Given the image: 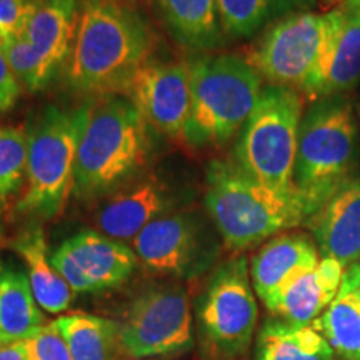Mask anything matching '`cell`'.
<instances>
[{"mask_svg": "<svg viewBox=\"0 0 360 360\" xmlns=\"http://www.w3.org/2000/svg\"><path fill=\"white\" fill-rule=\"evenodd\" d=\"M0 49H2L17 82L29 92H40L47 87V84L56 74L51 65L35 51L25 34L7 37L0 44Z\"/></svg>", "mask_w": 360, "mask_h": 360, "instance_id": "4316f807", "label": "cell"}, {"mask_svg": "<svg viewBox=\"0 0 360 360\" xmlns=\"http://www.w3.org/2000/svg\"><path fill=\"white\" fill-rule=\"evenodd\" d=\"M29 137L22 127L0 125V200L17 193L25 182Z\"/></svg>", "mask_w": 360, "mask_h": 360, "instance_id": "83f0119b", "label": "cell"}, {"mask_svg": "<svg viewBox=\"0 0 360 360\" xmlns=\"http://www.w3.org/2000/svg\"><path fill=\"white\" fill-rule=\"evenodd\" d=\"M259 305L249 260L233 255L214 270L197 305V323L204 345L222 360L249 352L257 334Z\"/></svg>", "mask_w": 360, "mask_h": 360, "instance_id": "ba28073f", "label": "cell"}, {"mask_svg": "<svg viewBox=\"0 0 360 360\" xmlns=\"http://www.w3.org/2000/svg\"><path fill=\"white\" fill-rule=\"evenodd\" d=\"M170 205L172 199L160 182L143 180L115 193L101 207L97 229L115 240H134L148 224L169 214Z\"/></svg>", "mask_w": 360, "mask_h": 360, "instance_id": "e0dca14e", "label": "cell"}, {"mask_svg": "<svg viewBox=\"0 0 360 360\" xmlns=\"http://www.w3.org/2000/svg\"><path fill=\"white\" fill-rule=\"evenodd\" d=\"M52 265L74 294L122 285L139 265L134 249L97 231H80L51 255Z\"/></svg>", "mask_w": 360, "mask_h": 360, "instance_id": "7c38bea8", "label": "cell"}, {"mask_svg": "<svg viewBox=\"0 0 360 360\" xmlns=\"http://www.w3.org/2000/svg\"><path fill=\"white\" fill-rule=\"evenodd\" d=\"M29 360H72L67 342L53 322H47L32 337L24 340Z\"/></svg>", "mask_w": 360, "mask_h": 360, "instance_id": "f1b7e54d", "label": "cell"}, {"mask_svg": "<svg viewBox=\"0 0 360 360\" xmlns=\"http://www.w3.org/2000/svg\"><path fill=\"white\" fill-rule=\"evenodd\" d=\"M175 37L192 47H212L220 39L217 0H159Z\"/></svg>", "mask_w": 360, "mask_h": 360, "instance_id": "cb8c5ba5", "label": "cell"}, {"mask_svg": "<svg viewBox=\"0 0 360 360\" xmlns=\"http://www.w3.org/2000/svg\"><path fill=\"white\" fill-rule=\"evenodd\" d=\"M146 159L147 124L132 101L109 96L87 105L72 193L79 199H94L114 191Z\"/></svg>", "mask_w": 360, "mask_h": 360, "instance_id": "277c9868", "label": "cell"}, {"mask_svg": "<svg viewBox=\"0 0 360 360\" xmlns=\"http://www.w3.org/2000/svg\"><path fill=\"white\" fill-rule=\"evenodd\" d=\"M4 242V227H2V222H0V244Z\"/></svg>", "mask_w": 360, "mask_h": 360, "instance_id": "74e56055", "label": "cell"}, {"mask_svg": "<svg viewBox=\"0 0 360 360\" xmlns=\"http://www.w3.org/2000/svg\"><path fill=\"white\" fill-rule=\"evenodd\" d=\"M319 260L321 252L310 233L287 231L269 238L249 264L255 295L269 302L292 278L317 267Z\"/></svg>", "mask_w": 360, "mask_h": 360, "instance_id": "2e32d148", "label": "cell"}, {"mask_svg": "<svg viewBox=\"0 0 360 360\" xmlns=\"http://www.w3.org/2000/svg\"><path fill=\"white\" fill-rule=\"evenodd\" d=\"M326 37V13H287L265 30L247 57L265 82L305 96Z\"/></svg>", "mask_w": 360, "mask_h": 360, "instance_id": "30bf717a", "label": "cell"}, {"mask_svg": "<svg viewBox=\"0 0 360 360\" xmlns=\"http://www.w3.org/2000/svg\"><path fill=\"white\" fill-rule=\"evenodd\" d=\"M87 107L62 110L49 107L27 132L25 191L17 212L52 219L65 209L74 192L75 160Z\"/></svg>", "mask_w": 360, "mask_h": 360, "instance_id": "52a82bcc", "label": "cell"}, {"mask_svg": "<svg viewBox=\"0 0 360 360\" xmlns=\"http://www.w3.org/2000/svg\"><path fill=\"white\" fill-rule=\"evenodd\" d=\"M205 209L232 252L257 247L309 220L300 200L287 199L250 177L236 160H214L205 172Z\"/></svg>", "mask_w": 360, "mask_h": 360, "instance_id": "7a4b0ae2", "label": "cell"}, {"mask_svg": "<svg viewBox=\"0 0 360 360\" xmlns=\"http://www.w3.org/2000/svg\"><path fill=\"white\" fill-rule=\"evenodd\" d=\"M20 94V85L0 49V112L11 110Z\"/></svg>", "mask_w": 360, "mask_h": 360, "instance_id": "4dcf8cb0", "label": "cell"}, {"mask_svg": "<svg viewBox=\"0 0 360 360\" xmlns=\"http://www.w3.org/2000/svg\"><path fill=\"white\" fill-rule=\"evenodd\" d=\"M289 4H294V6L299 7H310L314 4V0H287Z\"/></svg>", "mask_w": 360, "mask_h": 360, "instance_id": "e575fe53", "label": "cell"}, {"mask_svg": "<svg viewBox=\"0 0 360 360\" xmlns=\"http://www.w3.org/2000/svg\"><path fill=\"white\" fill-rule=\"evenodd\" d=\"M305 227L314 237L321 257H332L349 267L360 254V169L321 209Z\"/></svg>", "mask_w": 360, "mask_h": 360, "instance_id": "9a60e30c", "label": "cell"}, {"mask_svg": "<svg viewBox=\"0 0 360 360\" xmlns=\"http://www.w3.org/2000/svg\"><path fill=\"white\" fill-rule=\"evenodd\" d=\"M45 323L25 270L0 259V344L29 339Z\"/></svg>", "mask_w": 360, "mask_h": 360, "instance_id": "ffe728a7", "label": "cell"}, {"mask_svg": "<svg viewBox=\"0 0 360 360\" xmlns=\"http://www.w3.org/2000/svg\"><path fill=\"white\" fill-rule=\"evenodd\" d=\"M52 322L65 339L72 360H117L122 354L119 321L75 310L58 315Z\"/></svg>", "mask_w": 360, "mask_h": 360, "instance_id": "7402d4cb", "label": "cell"}, {"mask_svg": "<svg viewBox=\"0 0 360 360\" xmlns=\"http://www.w3.org/2000/svg\"><path fill=\"white\" fill-rule=\"evenodd\" d=\"M79 17V0H32L24 34L53 72L72 53Z\"/></svg>", "mask_w": 360, "mask_h": 360, "instance_id": "ac0fdd59", "label": "cell"}, {"mask_svg": "<svg viewBox=\"0 0 360 360\" xmlns=\"http://www.w3.org/2000/svg\"><path fill=\"white\" fill-rule=\"evenodd\" d=\"M143 267L162 276H199L215 257L214 240L197 215L169 212L147 225L132 240Z\"/></svg>", "mask_w": 360, "mask_h": 360, "instance_id": "8fae6325", "label": "cell"}, {"mask_svg": "<svg viewBox=\"0 0 360 360\" xmlns=\"http://www.w3.org/2000/svg\"><path fill=\"white\" fill-rule=\"evenodd\" d=\"M312 326L326 337L342 360H360V300L357 295L335 297Z\"/></svg>", "mask_w": 360, "mask_h": 360, "instance_id": "d4e9b609", "label": "cell"}, {"mask_svg": "<svg viewBox=\"0 0 360 360\" xmlns=\"http://www.w3.org/2000/svg\"><path fill=\"white\" fill-rule=\"evenodd\" d=\"M360 169V141L350 97L310 102L304 112L294 187L309 219Z\"/></svg>", "mask_w": 360, "mask_h": 360, "instance_id": "3957f363", "label": "cell"}, {"mask_svg": "<svg viewBox=\"0 0 360 360\" xmlns=\"http://www.w3.org/2000/svg\"><path fill=\"white\" fill-rule=\"evenodd\" d=\"M154 34L130 0H84L67 77L72 89L109 97L148 64Z\"/></svg>", "mask_w": 360, "mask_h": 360, "instance_id": "6da1fadb", "label": "cell"}, {"mask_svg": "<svg viewBox=\"0 0 360 360\" xmlns=\"http://www.w3.org/2000/svg\"><path fill=\"white\" fill-rule=\"evenodd\" d=\"M342 2H344V0H321L322 6L327 7V8H332L334 6H337V4H339V6H340Z\"/></svg>", "mask_w": 360, "mask_h": 360, "instance_id": "d590c367", "label": "cell"}, {"mask_svg": "<svg viewBox=\"0 0 360 360\" xmlns=\"http://www.w3.org/2000/svg\"><path fill=\"white\" fill-rule=\"evenodd\" d=\"M304 103L297 90L267 85L236 146V162L250 177L295 200H300L294 187V165Z\"/></svg>", "mask_w": 360, "mask_h": 360, "instance_id": "8992f818", "label": "cell"}, {"mask_svg": "<svg viewBox=\"0 0 360 360\" xmlns=\"http://www.w3.org/2000/svg\"><path fill=\"white\" fill-rule=\"evenodd\" d=\"M337 294L339 292L323 281L315 267L292 278L264 305L272 317L310 326L334 302Z\"/></svg>", "mask_w": 360, "mask_h": 360, "instance_id": "603a6c76", "label": "cell"}, {"mask_svg": "<svg viewBox=\"0 0 360 360\" xmlns=\"http://www.w3.org/2000/svg\"><path fill=\"white\" fill-rule=\"evenodd\" d=\"M262 77L249 58L219 53L191 64V114L184 139L193 147L225 146L240 134L262 94Z\"/></svg>", "mask_w": 360, "mask_h": 360, "instance_id": "5b68a950", "label": "cell"}, {"mask_svg": "<svg viewBox=\"0 0 360 360\" xmlns=\"http://www.w3.org/2000/svg\"><path fill=\"white\" fill-rule=\"evenodd\" d=\"M354 295H357V299L360 300V289H359V290H355V292H354Z\"/></svg>", "mask_w": 360, "mask_h": 360, "instance_id": "f35d334b", "label": "cell"}, {"mask_svg": "<svg viewBox=\"0 0 360 360\" xmlns=\"http://www.w3.org/2000/svg\"><path fill=\"white\" fill-rule=\"evenodd\" d=\"M120 352L148 360L186 352L193 342L191 297L180 283H160L141 292L119 322Z\"/></svg>", "mask_w": 360, "mask_h": 360, "instance_id": "9c48e42d", "label": "cell"}, {"mask_svg": "<svg viewBox=\"0 0 360 360\" xmlns=\"http://www.w3.org/2000/svg\"><path fill=\"white\" fill-rule=\"evenodd\" d=\"M255 360H335L321 332L310 326L270 317L255 335Z\"/></svg>", "mask_w": 360, "mask_h": 360, "instance_id": "44dd1931", "label": "cell"}, {"mask_svg": "<svg viewBox=\"0 0 360 360\" xmlns=\"http://www.w3.org/2000/svg\"><path fill=\"white\" fill-rule=\"evenodd\" d=\"M12 249L24 260L27 277L40 309L47 314L62 315L70 307L74 292L52 265L42 227L32 225L20 232L13 238Z\"/></svg>", "mask_w": 360, "mask_h": 360, "instance_id": "d6986e66", "label": "cell"}, {"mask_svg": "<svg viewBox=\"0 0 360 360\" xmlns=\"http://www.w3.org/2000/svg\"><path fill=\"white\" fill-rule=\"evenodd\" d=\"M287 0H217L220 30L231 37H249Z\"/></svg>", "mask_w": 360, "mask_h": 360, "instance_id": "484cf974", "label": "cell"}, {"mask_svg": "<svg viewBox=\"0 0 360 360\" xmlns=\"http://www.w3.org/2000/svg\"><path fill=\"white\" fill-rule=\"evenodd\" d=\"M359 289H360V254L357 255V259L349 265V267H345L344 277H342V283H340V289L337 297L354 294V292Z\"/></svg>", "mask_w": 360, "mask_h": 360, "instance_id": "1f68e13d", "label": "cell"}, {"mask_svg": "<svg viewBox=\"0 0 360 360\" xmlns=\"http://www.w3.org/2000/svg\"><path fill=\"white\" fill-rule=\"evenodd\" d=\"M360 84V15L350 0L326 12V37L305 101L350 97Z\"/></svg>", "mask_w": 360, "mask_h": 360, "instance_id": "4fadbf2b", "label": "cell"}, {"mask_svg": "<svg viewBox=\"0 0 360 360\" xmlns=\"http://www.w3.org/2000/svg\"><path fill=\"white\" fill-rule=\"evenodd\" d=\"M0 360H29L24 340L0 344Z\"/></svg>", "mask_w": 360, "mask_h": 360, "instance_id": "d6a6232c", "label": "cell"}, {"mask_svg": "<svg viewBox=\"0 0 360 360\" xmlns=\"http://www.w3.org/2000/svg\"><path fill=\"white\" fill-rule=\"evenodd\" d=\"M350 4H352L354 8L359 12V15H360V0H350Z\"/></svg>", "mask_w": 360, "mask_h": 360, "instance_id": "8d00e7d4", "label": "cell"}, {"mask_svg": "<svg viewBox=\"0 0 360 360\" xmlns=\"http://www.w3.org/2000/svg\"><path fill=\"white\" fill-rule=\"evenodd\" d=\"M32 0H0V44L12 35L24 34Z\"/></svg>", "mask_w": 360, "mask_h": 360, "instance_id": "f546056e", "label": "cell"}, {"mask_svg": "<svg viewBox=\"0 0 360 360\" xmlns=\"http://www.w3.org/2000/svg\"><path fill=\"white\" fill-rule=\"evenodd\" d=\"M127 90L147 127L170 137L184 134L192 102L191 65L148 62Z\"/></svg>", "mask_w": 360, "mask_h": 360, "instance_id": "5bb4252c", "label": "cell"}, {"mask_svg": "<svg viewBox=\"0 0 360 360\" xmlns=\"http://www.w3.org/2000/svg\"><path fill=\"white\" fill-rule=\"evenodd\" d=\"M354 117H355V125H357V134L360 141V96L355 98L354 102Z\"/></svg>", "mask_w": 360, "mask_h": 360, "instance_id": "836d02e7", "label": "cell"}]
</instances>
